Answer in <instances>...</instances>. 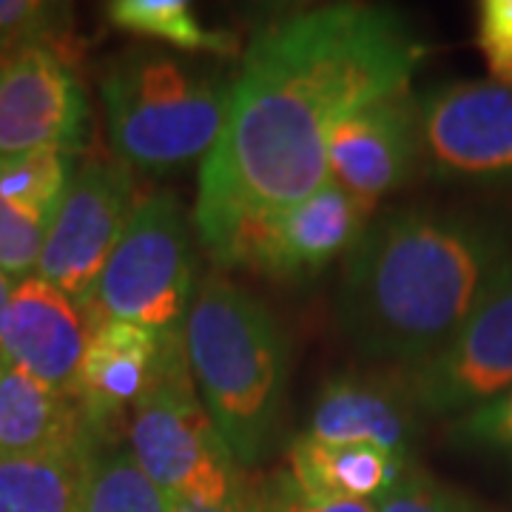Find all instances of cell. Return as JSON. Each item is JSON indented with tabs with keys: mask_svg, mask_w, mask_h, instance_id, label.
<instances>
[{
	"mask_svg": "<svg viewBox=\"0 0 512 512\" xmlns=\"http://www.w3.org/2000/svg\"><path fill=\"white\" fill-rule=\"evenodd\" d=\"M427 46L373 3H328L256 32L228 92V120L202 160L194 228L211 251L239 222L328 183V134L345 114L410 92Z\"/></svg>",
	"mask_w": 512,
	"mask_h": 512,
	"instance_id": "obj_1",
	"label": "cell"
},
{
	"mask_svg": "<svg viewBox=\"0 0 512 512\" xmlns=\"http://www.w3.org/2000/svg\"><path fill=\"white\" fill-rule=\"evenodd\" d=\"M512 262L498 220L450 208H399L367 222L345 256L339 328L370 362L396 370L439 353Z\"/></svg>",
	"mask_w": 512,
	"mask_h": 512,
	"instance_id": "obj_2",
	"label": "cell"
},
{
	"mask_svg": "<svg viewBox=\"0 0 512 512\" xmlns=\"http://www.w3.org/2000/svg\"><path fill=\"white\" fill-rule=\"evenodd\" d=\"M194 387L242 470L259 464L279 441L291 342L256 296L211 274L200 282L183 325Z\"/></svg>",
	"mask_w": 512,
	"mask_h": 512,
	"instance_id": "obj_3",
	"label": "cell"
},
{
	"mask_svg": "<svg viewBox=\"0 0 512 512\" xmlns=\"http://www.w3.org/2000/svg\"><path fill=\"white\" fill-rule=\"evenodd\" d=\"M114 157L131 171H171L208 157L228 120V92L163 49H128L100 80Z\"/></svg>",
	"mask_w": 512,
	"mask_h": 512,
	"instance_id": "obj_4",
	"label": "cell"
},
{
	"mask_svg": "<svg viewBox=\"0 0 512 512\" xmlns=\"http://www.w3.org/2000/svg\"><path fill=\"white\" fill-rule=\"evenodd\" d=\"M128 450L168 501L220 507L251 487L194 387L183 333L171 342L160 373L131 410Z\"/></svg>",
	"mask_w": 512,
	"mask_h": 512,
	"instance_id": "obj_5",
	"label": "cell"
},
{
	"mask_svg": "<svg viewBox=\"0 0 512 512\" xmlns=\"http://www.w3.org/2000/svg\"><path fill=\"white\" fill-rule=\"evenodd\" d=\"M194 293L197 259L183 205L171 194H151L134 205L97 279L89 311L160 333H180Z\"/></svg>",
	"mask_w": 512,
	"mask_h": 512,
	"instance_id": "obj_6",
	"label": "cell"
},
{
	"mask_svg": "<svg viewBox=\"0 0 512 512\" xmlns=\"http://www.w3.org/2000/svg\"><path fill=\"white\" fill-rule=\"evenodd\" d=\"M370 220L345 191L325 183L288 208L242 220L208 254L222 268L302 285L348 256Z\"/></svg>",
	"mask_w": 512,
	"mask_h": 512,
	"instance_id": "obj_7",
	"label": "cell"
},
{
	"mask_svg": "<svg viewBox=\"0 0 512 512\" xmlns=\"http://www.w3.org/2000/svg\"><path fill=\"white\" fill-rule=\"evenodd\" d=\"M421 416H461L512 390V262L456 336L421 365L396 370Z\"/></svg>",
	"mask_w": 512,
	"mask_h": 512,
	"instance_id": "obj_8",
	"label": "cell"
},
{
	"mask_svg": "<svg viewBox=\"0 0 512 512\" xmlns=\"http://www.w3.org/2000/svg\"><path fill=\"white\" fill-rule=\"evenodd\" d=\"M424 171L441 180L512 185V86L456 80L416 97Z\"/></svg>",
	"mask_w": 512,
	"mask_h": 512,
	"instance_id": "obj_9",
	"label": "cell"
},
{
	"mask_svg": "<svg viewBox=\"0 0 512 512\" xmlns=\"http://www.w3.org/2000/svg\"><path fill=\"white\" fill-rule=\"evenodd\" d=\"M137 202L134 171L117 157L74 168L35 276L72 296L77 305L92 308L97 279Z\"/></svg>",
	"mask_w": 512,
	"mask_h": 512,
	"instance_id": "obj_10",
	"label": "cell"
},
{
	"mask_svg": "<svg viewBox=\"0 0 512 512\" xmlns=\"http://www.w3.org/2000/svg\"><path fill=\"white\" fill-rule=\"evenodd\" d=\"M328 183L373 217L424 168L416 97L396 94L345 114L328 134Z\"/></svg>",
	"mask_w": 512,
	"mask_h": 512,
	"instance_id": "obj_11",
	"label": "cell"
},
{
	"mask_svg": "<svg viewBox=\"0 0 512 512\" xmlns=\"http://www.w3.org/2000/svg\"><path fill=\"white\" fill-rule=\"evenodd\" d=\"M89 120L86 92L63 57L23 52L0 63V157L77 154L89 137Z\"/></svg>",
	"mask_w": 512,
	"mask_h": 512,
	"instance_id": "obj_12",
	"label": "cell"
},
{
	"mask_svg": "<svg viewBox=\"0 0 512 512\" xmlns=\"http://www.w3.org/2000/svg\"><path fill=\"white\" fill-rule=\"evenodd\" d=\"M94 313L40 276L12 285L0 330V362L72 393L74 376L92 336Z\"/></svg>",
	"mask_w": 512,
	"mask_h": 512,
	"instance_id": "obj_13",
	"label": "cell"
},
{
	"mask_svg": "<svg viewBox=\"0 0 512 512\" xmlns=\"http://www.w3.org/2000/svg\"><path fill=\"white\" fill-rule=\"evenodd\" d=\"M180 333H160L120 319L94 316L72 396L97 439L109 444L114 441V427L126 416V410H134V404L143 399L163 367L171 342Z\"/></svg>",
	"mask_w": 512,
	"mask_h": 512,
	"instance_id": "obj_14",
	"label": "cell"
},
{
	"mask_svg": "<svg viewBox=\"0 0 512 512\" xmlns=\"http://www.w3.org/2000/svg\"><path fill=\"white\" fill-rule=\"evenodd\" d=\"M419 410L399 382L333 376L322 384L302 439L322 444H367L413 461Z\"/></svg>",
	"mask_w": 512,
	"mask_h": 512,
	"instance_id": "obj_15",
	"label": "cell"
},
{
	"mask_svg": "<svg viewBox=\"0 0 512 512\" xmlns=\"http://www.w3.org/2000/svg\"><path fill=\"white\" fill-rule=\"evenodd\" d=\"M92 433L72 393L26 376L0 362V453H83L106 447ZM114 444V441H111Z\"/></svg>",
	"mask_w": 512,
	"mask_h": 512,
	"instance_id": "obj_16",
	"label": "cell"
},
{
	"mask_svg": "<svg viewBox=\"0 0 512 512\" xmlns=\"http://www.w3.org/2000/svg\"><path fill=\"white\" fill-rule=\"evenodd\" d=\"M413 464L367 444H322L299 436L288 450L285 470L316 498L379 504Z\"/></svg>",
	"mask_w": 512,
	"mask_h": 512,
	"instance_id": "obj_17",
	"label": "cell"
},
{
	"mask_svg": "<svg viewBox=\"0 0 512 512\" xmlns=\"http://www.w3.org/2000/svg\"><path fill=\"white\" fill-rule=\"evenodd\" d=\"M89 456L0 453V512H80Z\"/></svg>",
	"mask_w": 512,
	"mask_h": 512,
	"instance_id": "obj_18",
	"label": "cell"
},
{
	"mask_svg": "<svg viewBox=\"0 0 512 512\" xmlns=\"http://www.w3.org/2000/svg\"><path fill=\"white\" fill-rule=\"evenodd\" d=\"M106 15L128 35L157 40L177 52L237 55V37L208 29L188 0H114L106 6Z\"/></svg>",
	"mask_w": 512,
	"mask_h": 512,
	"instance_id": "obj_19",
	"label": "cell"
},
{
	"mask_svg": "<svg viewBox=\"0 0 512 512\" xmlns=\"http://www.w3.org/2000/svg\"><path fill=\"white\" fill-rule=\"evenodd\" d=\"M80 512H171L163 490L140 470L128 447H97L86 461Z\"/></svg>",
	"mask_w": 512,
	"mask_h": 512,
	"instance_id": "obj_20",
	"label": "cell"
},
{
	"mask_svg": "<svg viewBox=\"0 0 512 512\" xmlns=\"http://www.w3.org/2000/svg\"><path fill=\"white\" fill-rule=\"evenodd\" d=\"M74 177V154L29 151L0 157V200L55 222Z\"/></svg>",
	"mask_w": 512,
	"mask_h": 512,
	"instance_id": "obj_21",
	"label": "cell"
},
{
	"mask_svg": "<svg viewBox=\"0 0 512 512\" xmlns=\"http://www.w3.org/2000/svg\"><path fill=\"white\" fill-rule=\"evenodd\" d=\"M72 6L46 0H0V63L23 52H52L69 63Z\"/></svg>",
	"mask_w": 512,
	"mask_h": 512,
	"instance_id": "obj_22",
	"label": "cell"
},
{
	"mask_svg": "<svg viewBox=\"0 0 512 512\" xmlns=\"http://www.w3.org/2000/svg\"><path fill=\"white\" fill-rule=\"evenodd\" d=\"M444 441L456 450L481 453L512 464V390L476 410L447 419Z\"/></svg>",
	"mask_w": 512,
	"mask_h": 512,
	"instance_id": "obj_23",
	"label": "cell"
},
{
	"mask_svg": "<svg viewBox=\"0 0 512 512\" xmlns=\"http://www.w3.org/2000/svg\"><path fill=\"white\" fill-rule=\"evenodd\" d=\"M52 222L0 200V274L12 285L37 274Z\"/></svg>",
	"mask_w": 512,
	"mask_h": 512,
	"instance_id": "obj_24",
	"label": "cell"
},
{
	"mask_svg": "<svg viewBox=\"0 0 512 512\" xmlns=\"http://www.w3.org/2000/svg\"><path fill=\"white\" fill-rule=\"evenodd\" d=\"M376 512H473L470 504L433 478L419 464H413L399 484L376 504Z\"/></svg>",
	"mask_w": 512,
	"mask_h": 512,
	"instance_id": "obj_25",
	"label": "cell"
},
{
	"mask_svg": "<svg viewBox=\"0 0 512 512\" xmlns=\"http://www.w3.org/2000/svg\"><path fill=\"white\" fill-rule=\"evenodd\" d=\"M256 512H376V504L365 501H328L305 493L288 470L254 481Z\"/></svg>",
	"mask_w": 512,
	"mask_h": 512,
	"instance_id": "obj_26",
	"label": "cell"
},
{
	"mask_svg": "<svg viewBox=\"0 0 512 512\" xmlns=\"http://www.w3.org/2000/svg\"><path fill=\"white\" fill-rule=\"evenodd\" d=\"M476 46L490 80L512 86V0H484L478 6Z\"/></svg>",
	"mask_w": 512,
	"mask_h": 512,
	"instance_id": "obj_27",
	"label": "cell"
},
{
	"mask_svg": "<svg viewBox=\"0 0 512 512\" xmlns=\"http://www.w3.org/2000/svg\"><path fill=\"white\" fill-rule=\"evenodd\" d=\"M171 512H256L254 501V481L248 487V493L231 501V504H220V507H202V504H185V501H168Z\"/></svg>",
	"mask_w": 512,
	"mask_h": 512,
	"instance_id": "obj_28",
	"label": "cell"
},
{
	"mask_svg": "<svg viewBox=\"0 0 512 512\" xmlns=\"http://www.w3.org/2000/svg\"><path fill=\"white\" fill-rule=\"evenodd\" d=\"M9 291H12V282L0 274V330H3V311H6V302H9Z\"/></svg>",
	"mask_w": 512,
	"mask_h": 512,
	"instance_id": "obj_29",
	"label": "cell"
}]
</instances>
